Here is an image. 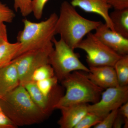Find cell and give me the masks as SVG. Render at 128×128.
<instances>
[{
    "label": "cell",
    "mask_w": 128,
    "mask_h": 128,
    "mask_svg": "<svg viewBox=\"0 0 128 128\" xmlns=\"http://www.w3.org/2000/svg\"><path fill=\"white\" fill-rule=\"evenodd\" d=\"M0 106L2 111L18 128L40 123L48 116L20 84L0 98Z\"/></svg>",
    "instance_id": "1"
},
{
    "label": "cell",
    "mask_w": 128,
    "mask_h": 128,
    "mask_svg": "<svg viewBox=\"0 0 128 128\" xmlns=\"http://www.w3.org/2000/svg\"><path fill=\"white\" fill-rule=\"evenodd\" d=\"M102 22L80 16L75 7L68 2H62L56 26V34L73 50L84 37L96 30Z\"/></svg>",
    "instance_id": "2"
},
{
    "label": "cell",
    "mask_w": 128,
    "mask_h": 128,
    "mask_svg": "<svg viewBox=\"0 0 128 128\" xmlns=\"http://www.w3.org/2000/svg\"><path fill=\"white\" fill-rule=\"evenodd\" d=\"M82 71L72 72L61 81L65 93L54 106V109L77 104L98 102L104 89L94 84Z\"/></svg>",
    "instance_id": "3"
},
{
    "label": "cell",
    "mask_w": 128,
    "mask_h": 128,
    "mask_svg": "<svg viewBox=\"0 0 128 128\" xmlns=\"http://www.w3.org/2000/svg\"><path fill=\"white\" fill-rule=\"evenodd\" d=\"M58 18L54 12L40 22L24 19L23 29L17 37L21 47L15 58L30 50L54 46L52 40L56 35V26Z\"/></svg>",
    "instance_id": "4"
},
{
    "label": "cell",
    "mask_w": 128,
    "mask_h": 128,
    "mask_svg": "<svg viewBox=\"0 0 128 128\" xmlns=\"http://www.w3.org/2000/svg\"><path fill=\"white\" fill-rule=\"evenodd\" d=\"M52 42L54 49L49 57V64L52 67L58 80L61 81L74 71L89 72V68L81 62L78 54L64 41L54 38Z\"/></svg>",
    "instance_id": "5"
},
{
    "label": "cell",
    "mask_w": 128,
    "mask_h": 128,
    "mask_svg": "<svg viewBox=\"0 0 128 128\" xmlns=\"http://www.w3.org/2000/svg\"><path fill=\"white\" fill-rule=\"evenodd\" d=\"M86 54V62L89 66H114L122 56L108 48L90 32L76 46Z\"/></svg>",
    "instance_id": "6"
},
{
    "label": "cell",
    "mask_w": 128,
    "mask_h": 128,
    "mask_svg": "<svg viewBox=\"0 0 128 128\" xmlns=\"http://www.w3.org/2000/svg\"><path fill=\"white\" fill-rule=\"evenodd\" d=\"M54 46L28 51L13 60L16 63L20 84L30 81L32 74L40 66L49 64V57Z\"/></svg>",
    "instance_id": "7"
},
{
    "label": "cell",
    "mask_w": 128,
    "mask_h": 128,
    "mask_svg": "<svg viewBox=\"0 0 128 128\" xmlns=\"http://www.w3.org/2000/svg\"><path fill=\"white\" fill-rule=\"evenodd\" d=\"M128 102V86L109 88L102 92L98 102L88 105V112L104 118Z\"/></svg>",
    "instance_id": "8"
},
{
    "label": "cell",
    "mask_w": 128,
    "mask_h": 128,
    "mask_svg": "<svg viewBox=\"0 0 128 128\" xmlns=\"http://www.w3.org/2000/svg\"><path fill=\"white\" fill-rule=\"evenodd\" d=\"M27 91L32 100L48 116L54 109V106L63 96L62 88L58 85L52 93L44 95L38 89L36 82L30 81L22 85Z\"/></svg>",
    "instance_id": "9"
},
{
    "label": "cell",
    "mask_w": 128,
    "mask_h": 128,
    "mask_svg": "<svg viewBox=\"0 0 128 128\" xmlns=\"http://www.w3.org/2000/svg\"><path fill=\"white\" fill-rule=\"evenodd\" d=\"M96 31L94 35L106 46L120 55L128 54V38L112 31L102 22Z\"/></svg>",
    "instance_id": "10"
},
{
    "label": "cell",
    "mask_w": 128,
    "mask_h": 128,
    "mask_svg": "<svg viewBox=\"0 0 128 128\" xmlns=\"http://www.w3.org/2000/svg\"><path fill=\"white\" fill-rule=\"evenodd\" d=\"M88 78L98 87L104 89L118 86V81L113 66H89Z\"/></svg>",
    "instance_id": "11"
},
{
    "label": "cell",
    "mask_w": 128,
    "mask_h": 128,
    "mask_svg": "<svg viewBox=\"0 0 128 128\" xmlns=\"http://www.w3.org/2000/svg\"><path fill=\"white\" fill-rule=\"evenodd\" d=\"M70 4L86 12L98 14L104 19L108 26L114 31L109 16V10L112 7L106 0H72Z\"/></svg>",
    "instance_id": "12"
},
{
    "label": "cell",
    "mask_w": 128,
    "mask_h": 128,
    "mask_svg": "<svg viewBox=\"0 0 128 128\" xmlns=\"http://www.w3.org/2000/svg\"><path fill=\"white\" fill-rule=\"evenodd\" d=\"M88 104H77L60 109L62 116L58 121L60 128H75L88 112Z\"/></svg>",
    "instance_id": "13"
},
{
    "label": "cell",
    "mask_w": 128,
    "mask_h": 128,
    "mask_svg": "<svg viewBox=\"0 0 128 128\" xmlns=\"http://www.w3.org/2000/svg\"><path fill=\"white\" fill-rule=\"evenodd\" d=\"M20 84L16 63L14 60L0 69V98Z\"/></svg>",
    "instance_id": "14"
},
{
    "label": "cell",
    "mask_w": 128,
    "mask_h": 128,
    "mask_svg": "<svg viewBox=\"0 0 128 128\" xmlns=\"http://www.w3.org/2000/svg\"><path fill=\"white\" fill-rule=\"evenodd\" d=\"M109 16L114 31L128 38V8L114 9Z\"/></svg>",
    "instance_id": "15"
},
{
    "label": "cell",
    "mask_w": 128,
    "mask_h": 128,
    "mask_svg": "<svg viewBox=\"0 0 128 128\" xmlns=\"http://www.w3.org/2000/svg\"><path fill=\"white\" fill-rule=\"evenodd\" d=\"M20 47L18 42L12 43L8 41L0 46V69L8 65L15 58Z\"/></svg>",
    "instance_id": "16"
},
{
    "label": "cell",
    "mask_w": 128,
    "mask_h": 128,
    "mask_svg": "<svg viewBox=\"0 0 128 128\" xmlns=\"http://www.w3.org/2000/svg\"><path fill=\"white\" fill-rule=\"evenodd\" d=\"M119 86L128 85V54L122 56L114 66Z\"/></svg>",
    "instance_id": "17"
},
{
    "label": "cell",
    "mask_w": 128,
    "mask_h": 128,
    "mask_svg": "<svg viewBox=\"0 0 128 128\" xmlns=\"http://www.w3.org/2000/svg\"><path fill=\"white\" fill-rule=\"evenodd\" d=\"M54 76L55 73L52 66L49 64H46L34 70L32 74L30 81L36 82Z\"/></svg>",
    "instance_id": "18"
},
{
    "label": "cell",
    "mask_w": 128,
    "mask_h": 128,
    "mask_svg": "<svg viewBox=\"0 0 128 128\" xmlns=\"http://www.w3.org/2000/svg\"><path fill=\"white\" fill-rule=\"evenodd\" d=\"M58 80L55 75L36 82L38 89L44 94L48 96L52 93L58 86Z\"/></svg>",
    "instance_id": "19"
},
{
    "label": "cell",
    "mask_w": 128,
    "mask_h": 128,
    "mask_svg": "<svg viewBox=\"0 0 128 128\" xmlns=\"http://www.w3.org/2000/svg\"><path fill=\"white\" fill-rule=\"evenodd\" d=\"M103 118L88 112L82 119L75 128H90L100 122Z\"/></svg>",
    "instance_id": "20"
},
{
    "label": "cell",
    "mask_w": 128,
    "mask_h": 128,
    "mask_svg": "<svg viewBox=\"0 0 128 128\" xmlns=\"http://www.w3.org/2000/svg\"><path fill=\"white\" fill-rule=\"evenodd\" d=\"M14 8L19 11L24 17L27 16L32 13V0H14Z\"/></svg>",
    "instance_id": "21"
},
{
    "label": "cell",
    "mask_w": 128,
    "mask_h": 128,
    "mask_svg": "<svg viewBox=\"0 0 128 128\" xmlns=\"http://www.w3.org/2000/svg\"><path fill=\"white\" fill-rule=\"evenodd\" d=\"M16 16L13 10L0 2V22L11 23Z\"/></svg>",
    "instance_id": "22"
},
{
    "label": "cell",
    "mask_w": 128,
    "mask_h": 128,
    "mask_svg": "<svg viewBox=\"0 0 128 128\" xmlns=\"http://www.w3.org/2000/svg\"><path fill=\"white\" fill-rule=\"evenodd\" d=\"M118 109L110 112L101 120L100 122L94 126V128H112L114 120L118 114Z\"/></svg>",
    "instance_id": "23"
},
{
    "label": "cell",
    "mask_w": 128,
    "mask_h": 128,
    "mask_svg": "<svg viewBox=\"0 0 128 128\" xmlns=\"http://www.w3.org/2000/svg\"><path fill=\"white\" fill-rule=\"evenodd\" d=\"M49 0H32V13L37 20L41 19L43 13L44 6Z\"/></svg>",
    "instance_id": "24"
},
{
    "label": "cell",
    "mask_w": 128,
    "mask_h": 128,
    "mask_svg": "<svg viewBox=\"0 0 128 128\" xmlns=\"http://www.w3.org/2000/svg\"><path fill=\"white\" fill-rule=\"evenodd\" d=\"M18 127L9 118L0 111V128H17Z\"/></svg>",
    "instance_id": "25"
},
{
    "label": "cell",
    "mask_w": 128,
    "mask_h": 128,
    "mask_svg": "<svg viewBox=\"0 0 128 128\" xmlns=\"http://www.w3.org/2000/svg\"><path fill=\"white\" fill-rule=\"evenodd\" d=\"M108 3L114 9L128 8V0H106Z\"/></svg>",
    "instance_id": "26"
},
{
    "label": "cell",
    "mask_w": 128,
    "mask_h": 128,
    "mask_svg": "<svg viewBox=\"0 0 128 128\" xmlns=\"http://www.w3.org/2000/svg\"><path fill=\"white\" fill-rule=\"evenodd\" d=\"M118 113L123 117L124 121V128H128V102L124 104L119 108Z\"/></svg>",
    "instance_id": "27"
},
{
    "label": "cell",
    "mask_w": 128,
    "mask_h": 128,
    "mask_svg": "<svg viewBox=\"0 0 128 128\" xmlns=\"http://www.w3.org/2000/svg\"><path fill=\"white\" fill-rule=\"evenodd\" d=\"M7 28L4 23L0 22V46L8 41Z\"/></svg>",
    "instance_id": "28"
},
{
    "label": "cell",
    "mask_w": 128,
    "mask_h": 128,
    "mask_svg": "<svg viewBox=\"0 0 128 128\" xmlns=\"http://www.w3.org/2000/svg\"><path fill=\"white\" fill-rule=\"evenodd\" d=\"M124 123V121L123 117L118 112L116 119L114 120L112 128H121Z\"/></svg>",
    "instance_id": "29"
},
{
    "label": "cell",
    "mask_w": 128,
    "mask_h": 128,
    "mask_svg": "<svg viewBox=\"0 0 128 128\" xmlns=\"http://www.w3.org/2000/svg\"><path fill=\"white\" fill-rule=\"evenodd\" d=\"M1 109L0 106V111H1Z\"/></svg>",
    "instance_id": "30"
}]
</instances>
